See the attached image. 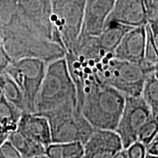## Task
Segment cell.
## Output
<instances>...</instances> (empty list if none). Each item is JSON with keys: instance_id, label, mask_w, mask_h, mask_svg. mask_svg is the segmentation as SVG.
<instances>
[{"instance_id": "obj_4", "label": "cell", "mask_w": 158, "mask_h": 158, "mask_svg": "<svg viewBox=\"0 0 158 158\" xmlns=\"http://www.w3.org/2000/svg\"><path fill=\"white\" fill-rule=\"evenodd\" d=\"M155 68L119 60L108 53L97 64V77L99 82L119 91L124 96H141L148 75Z\"/></svg>"}, {"instance_id": "obj_17", "label": "cell", "mask_w": 158, "mask_h": 158, "mask_svg": "<svg viewBox=\"0 0 158 158\" xmlns=\"http://www.w3.org/2000/svg\"><path fill=\"white\" fill-rule=\"evenodd\" d=\"M84 145L80 142L51 143L45 149L49 158H84Z\"/></svg>"}, {"instance_id": "obj_8", "label": "cell", "mask_w": 158, "mask_h": 158, "mask_svg": "<svg viewBox=\"0 0 158 158\" xmlns=\"http://www.w3.org/2000/svg\"><path fill=\"white\" fill-rule=\"evenodd\" d=\"M152 116L151 110L141 96H125V103L115 130L124 149L138 141L140 130Z\"/></svg>"}, {"instance_id": "obj_11", "label": "cell", "mask_w": 158, "mask_h": 158, "mask_svg": "<svg viewBox=\"0 0 158 158\" xmlns=\"http://www.w3.org/2000/svg\"><path fill=\"white\" fill-rule=\"evenodd\" d=\"M115 22L130 27L148 23L143 0H116L106 23Z\"/></svg>"}, {"instance_id": "obj_23", "label": "cell", "mask_w": 158, "mask_h": 158, "mask_svg": "<svg viewBox=\"0 0 158 158\" xmlns=\"http://www.w3.org/2000/svg\"><path fill=\"white\" fill-rule=\"evenodd\" d=\"M0 158H24L14 146L7 140L0 146Z\"/></svg>"}, {"instance_id": "obj_30", "label": "cell", "mask_w": 158, "mask_h": 158, "mask_svg": "<svg viewBox=\"0 0 158 158\" xmlns=\"http://www.w3.org/2000/svg\"><path fill=\"white\" fill-rule=\"evenodd\" d=\"M146 158H158V157H157V156H155V155H150V154L147 153Z\"/></svg>"}, {"instance_id": "obj_21", "label": "cell", "mask_w": 158, "mask_h": 158, "mask_svg": "<svg viewBox=\"0 0 158 158\" xmlns=\"http://www.w3.org/2000/svg\"><path fill=\"white\" fill-rule=\"evenodd\" d=\"M146 31H147V39H146L143 62L147 66L155 68V65L158 63V49L155 45L152 32L149 23L146 25Z\"/></svg>"}, {"instance_id": "obj_27", "label": "cell", "mask_w": 158, "mask_h": 158, "mask_svg": "<svg viewBox=\"0 0 158 158\" xmlns=\"http://www.w3.org/2000/svg\"><path fill=\"white\" fill-rule=\"evenodd\" d=\"M9 135L10 134L7 132H6L2 127H0V146L7 141Z\"/></svg>"}, {"instance_id": "obj_29", "label": "cell", "mask_w": 158, "mask_h": 158, "mask_svg": "<svg viewBox=\"0 0 158 158\" xmlns=\"http://www.w3.org/2000/svg\"><path fill=\"white\" fill-rule=\"evenodd\" d=\"M154 74H155V78L158 80V63L155 66V69H154Z\"/></svg>"}, {"instance_id": "obj_9", "label": "cell", "mask_w": 158, "mask_h": 158, "mask_svg": "<svg viewBox=\"0 0 158 158\" xmlns=\"http://www.w3.org/2000/svg\"><path fill=\"white\" fill-rule=\"evenodd\" d=\"M123 149L121 138L116 131L94 129L84 144V158H113Z\"/></svg>"}, {"instance_id": "obj_3", "label": "cell", "mask_w": 158, "mask_h": 158, "mask_svg": "<svg viewBox=\"0 0 158 158\" xmlns=\"http://www.w3.org/2000/svg\"><path fill=\"white\" fill-rule=\"evenodd\" d=\"M125 103V96L108 85L94 84L84 92L78 110L94 129L115 131Z\"/></svg>"}, {"instance_id": "obj_26", "label": "cell", "mask_w": 158, "mask_h": 158, "mask_svg": "<svg viewBox=\"0 0 158 158\" xmlns=\"http://www.w3.org/2000/svg\"><path fill=\"white\" fill-rule=\"evenodd\" d=\"M152 32L153 38L155 40V45L158 49V24L157 23H149Z\"/></svg>"}, {"instance_id": "obj_33", "label": "cell", "mask_w": 158, "mask_h": 158, "mask_svg": "<svg viewBox=\"0 0 158 158\" xmlns=\"http://www.w3.org/2000/svg\"><path fill=\"white\" fill-rule=\"evenodd\" d=\"M2 96V91H1V89H0V98H1Z\"/></svg>"}, {"instance_id": "obj_31", "label": "cell", "mask_w": 158, "mask_h": 158, "mask_svg": "<svg viewBox=\"0 0 158 158\" xmlns=\"http://www.w3.org/2000/svg\"><path fill=\"white\" fill-rule=\"evenodd\" d=\"M32 158H49V157H47V156L45 155H43L37 156V157H32Z\"/></svg>"}, {"instance_id": "obj_6", "label": "cell", "mask_w": 158, "mask_h": 158, "mask_svg": "<svg viewBox=\"0 0 158 158\" xmlns=\"http://www.w3.org/2000/svg\"><path fill=\"white\" fill-rule=\"evenodd\" d=\"M45 117L52 143L80 142L84 145L94 130L76 107L56 110Z\"/></svg>"}, {"instance_id": "obj_12", "label": "cell", "mask_w": 158, "mask_h": 158, "mask_svg": "<svg viewBox=\"0 0 158 158\" xmlns=\"http://www.w3.org/2000/svg\"><path fill=\"white\" fill-rule=\"evenodd\" d=\"M146 39V25L130 29L116 47L114 56L119 60L141 64L143 61Z\"/></svg>"}, {"instance_id": "obj_15", "label": "cell", "mask_w": 158, "mask_h": 158, "mask_svg": "<svg viewBox=\"0 0 158 158\" xmlns=\"http://www.w3.org/2000/svg\"><path fill=\"white\" fill-rule=\"evenodd\" d=\"M7 140L24 158H32L45 155V148L42 144L25 135L19 130L10 133Z\"/></svg>"}, {"instance_id": "obj_22", "label": "cell", "mask_w": 158, "mask_h": 158, "mask_svg": "<svg viewBox=\"0 0 158 158\" xmlns=\"http://www.w3.org/2000/svg\"><path fill=\"white\" fill-rule=\"evenodd\" d=\"M128 158H146L147 155V146L141 142L136 141L124 149Z\"/></svg>"}, {"instance_id": "obj_25", "label": "cell", "mask_w": 158, "mask_h": 158, "mask_svg": "<svg viewBox=\"0 0 158 158\" xmlns=\"http://www.w3.org/2000/svg\"><path fill=\"white\" fill-rule=\"evenodd\" d=\"M147 153L158 157V139L154 140L147 147Z\"/></svg>"}, {"instance_id": "obj_20", "label": "cell", "mask_w": 158, "mask_h": 158, "mask_svg": "<svg viewBox=\"0 0 158 158\" xmlns=\"http://www.w3.org/2000/svg\"><path fill=\"white\" fill-rule=\"evenodd\" d=\"M157 133L158 113L155 116H152V117L143 124L138 133V141L147 147L154 141Z\"/></svg>"}, {"instance_id": "obj_10", "label": "cell", "mask_w": 158, "mask_h": 158, "mask_svg": "<svg viewBox=\"0 0 158 158\" xmlns=\"http://www.w3.org/2000/svg\"><path fill=\"white\" fill-rule=\"evenodd\" d=\"M116 0H86L79 37H98L103 30Z\"/></svg>"}, {"instance_id": "obj_13", "label": "cell", "mask_w": 158, "mask_h": 158, "mask_svg": "<svg viewBox=\"0 0 158 158\" xmlns=\"http://www.w3.org/2000/svg\"><path fill=\"white\" fill-rule=\"evenodd\" d=\"M17 130L46 148L52 143L48 119L35 113H23Z\"/></svg>"}, {"instance_id": "obj_14", "label": "cell", "mask_w": 158, "mask_h": 158, "mask_svg": "<svg viewBox=\"0 0 158 158\" xmlns=\"http://www.w3.org/2000/svg\"><path fill=\"white\" fill-rule=\"evenodd\" d=\"M132 28L115 22L106 23L103 30L98 36L99 44L106 52L114 54L122 37Z\"/></svg>"}, {"instance_id": "obj_28", "label": "cell", "mask_w": 158, "mask_h": 158, "mask_svg": "<svg viewBox=\"0 0 158 158\" xmlns=\"http://www.w3.org/2000/svg\"><path fill=\"white\" fill-rule=\"evenodd\" d=\"M113 158H128V157H127V153H126L125 149H123L120 150L119 152H118L114 155V157Z\"/></svg>"}, {"instance_id": "obj_7", "label": "cell", "mask_w": 158, "mask_h": 158, "mask_svg": "<svg viewBox=\"0 0 158 158\" xmlns=\"http://www.w3.org/2000/svg\"><path fill=\"white\" fill-rule=\"evenodd\" d=\"M86 0H51L52 22L62 39L64 52L73 48L81 33Z\"/></svg>"}, {"instance_id": "obj_19", "label": "cell", "mask_w": 158, "mask_h": 158, "mask_svg": "<svg viewBox=\"0 0 158 158\" xmlns=\"http://www.w3.org/2000/svg\"><path fill=\"white\" fill-rule=\"evenodd\" d=\"M151 110L152 116L158 113V80L155 78L154 71L148 75L141 94Z\"/></svg>"}, {"instance_id": "obj_18", "label": "cell", "mask_w": 158, "mask_h": 158, "mask_svg": "<svg viewBox=\"0 0 158 158\" xmlns=\"http://www.w3.org/2000/svg\"><path fill=\"white\" fill-rule=\"evenodd\" d=\"M22 112L2 95L0 98V127L9 134L17 129Z\"/></svg>"}, {"instance_id": "obj_16", "label": "cell", "mask_w": 158, "mask_h": 158, "mask_svg": "<svg viewBox=\"0 0 158 158\" xmlns=\"http://www.w3.org/2000/svg\"><path fill=\"white\" fill-rule=\"evenodd\" d=\"M0 89L2 95L7 101L14 105L22 113H27L23 93L15 81L7 73H0Z\"/></svg>"}, {"instance_id": "obj_1", "label": "cell", "mask_w": 158, "mask_h": 158, "mask_svg": "<svg viewBox=\"0 0 158 158\" xmlns=\"http://www.w3.org/2000/svg\"><path fill=\"white\" fill-rule=\"evenodd\" d=\"M1 35L12 61L26 57L40 59L46 63L64 57V50L42 36L13 10L0 2Z\"/></svg>"}, {"instance_id": "obj_2", "label": "cell", "mask_w": 158, "mask_h": 158, "mask_svg": "<svg viewBox=\"0 0 158 158\" xmlns=\"http://www.w3.org/2000/svg\"><path fill=\"white\" fill-rule=\"evenodd\" d=\"M78 108L76 86L69 73L64 57L47 64L36 100L35 114L46 116L56 110Z\"/></svg>"}, {"instance_id": "obj_5", "label": "cell", "mask_w": 158, "mask_h": 158, "mask_svg": "<svg viewBox=\"0 0 158 158\" xmlns=\"http://www.w3.org/2000/svg\"><path fill=\"white\" fill-rule=\"evenodd\" d=\"M47 64L40 59L26 57L12 61L5 70L22 92L28 113L35 112V100L44 79Z\"/></svg>"}, {"instance_id": "obj_24", "label": "cell", "mask_w": 158, "mask_h": 158, "mask_svg": "<svg viewBox=\"0 0 158 158\" xmlns=\"http://www.w3.org/2000/svg\"><path fill=\"white\" fill-rule=\"evenodd\" d=\"M11 62L12 59L6 51L2 42V39L1 22H0V73L4 72Z\"/></svg>"}, {"instance_id": "obj_32", "label": "cell", "mask_w": 158, "mask_h": 158, "mask_svg": "<svg viewBox=\"0 0 158 158\" xmlns=\"http://www.w3.org/2000/svg\"><path fill=\"white\" fill-rule=\"evenodd\" d=\"M157 139H158V133H157V135H156V137H155V138L154 140H157Z\"/></svg>"}]
</instances>
